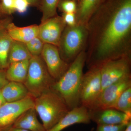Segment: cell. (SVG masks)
I'll return each mask as SVG.
<instances>
[{"label": "cell", "mask_w": 131, "mask_h": 131, "mask_svg": "<svg viewBox=\"0 0 131 131\" xmlns=\"http://www.w3.org/2000/svg\"><path fill=\"white\" fill-rule=\"evenodd\" d=\"M88 68L131 57V0H105L87 22Z\"/></svg>", "instance_id": "cell-1"}, {"label": "cell", "mask_w": 131, "mask_h": 131, "mask_svg": "<svg viewBox=\"0 0 131 131\" xmlns=\"http://www.w3.org/2000/svg\"><path fill=\"white\" fill-rule=\"evenodd\" d=\"M127 124L97 125L95 131H124Z\"/></svg>", "instance_id": "cell-26"}, {"label": "cell", "mask_w": 131, "mask_h": 131, "mask_svg": "<svg viewBox=\"0 0 131 131\" xmlns=\"http://www.w3.org/2000/svg\"><path fill=\"white\" fill-rule=\"evenodd\" d=\"M112 108L122 112L131 117V87L122 93Z\"/></svg>", "instance_id": "cell-21"}, {"label": "cell", "mask_w": 131, "mask_h": 131, "mask_svg": "<svg viewBox=\"0 0 131 131\" xmlns=\"http://www.w3.org/2000/svg\"><path fill=\"white\" fill-rule=\"evenodd\" d=\"M5 14L3 13L1 7V2H0V19H3L2 17Z\"/></svg>", "instance_id": "cell-35"}, {"label": "cell", "mask_w": 131, "mask_h": 131, "mask_svg": "<svg viewBox=\"0 0 131 131\" xmlns=\"http://www.w3.org/2000/svg\"><path fill=\"white\" fill-rule=\"evenodd\" d=\"M40 56L56 81L61 78L70 65L62 58L58 48L54 45L45 43Z\"/></svg>", "instance_id": "cell-10"}, {"label": "cell", "mask_w": 131, "mask_h": 131, "mask_svg": "<svg viewBox=\"0 0 131 131\" xmlns=\"http://www.w3.org/2000/svg\"><path fill=\"white\" fill-rule=\"evenodd\" d=\"M124 131H131V121L127 124L126 128Z\"/></svg>", "instance_id": "cell-34"}, {"label": "cell", "mask_w": 131, "mask_h": 131, "mask_svg": "<svg viewBox=\"0 0 131 131\" xmlns=\"http://www.w3.org/2000/svg\"><path fill=\"white\" fill-rule=\"evenodd\" d=\"M5 131H29L25 129H20V128H15L12 127Z\"/></svg>", "instance_id": "cell-32"}, {"label": "cell", "mask_w": 131, "mask_h": 131, "mask_svg": "<svg viewBox=\"0 0 131 131\" xmlns=\"http://www.w3.org/2000/svg\"><path fill=\"white\" fill-rule=\"evenodd\" d=\"M29 61L28 59L9 64L6 70L8 81L24 83L28 73Z\"/></svg>", "instance_id": "cell-18"}, {"label": "cell", "mask_w": 131, "mask_h": 131, "mask_svg": "<svg viewBox=\"0 0 131 131\" xmlns=\"http://www.w3.org/2000/svg\"><path fill=\"white\" fill-rule=\"evenodd\" d=\"M61 16L66 26H72L77 24L74 13H62Z\"/></svg>", "instance_id": "cell-27"}, {"label": "cell", "mask_w": 131, "mask_h": 131, "mask_svg": "<svg viewBox=\"0 0 131 131\" xmlns=\"http://www.w3.org/2000/svg\"><path fill=\"white\" fill-rule=\"evenodd\" d=\"M60 0H41L39 6L42 14L41 23L58 15V6Z\"/></svg>", "instance_id": "cell-22"}, {"label": "cell", "mask_w": 131, "mask_h": 131, "mask_svg": "<svg viewBox=\"0 0 131 131\" xmlns=\"http://www.w3.org/2000/svg\"><path fill=\"white\" fill-rule=\"evenodd\" d=\"M66 26L62 16L57 15L39 25L38 37L45 43L54 45L58 47Z\"/></svg>", "instance_id": "cell-11"}, {"label": "cell", "mask_w": 131, "mask_h": 131, "mask_svg": "<svg viewBox=\"0 0 131 131\" xmlns=\"http://www.w3.org/2000/svg\"><path fill=\"white\" fill-rule=\"evenodd\" d=\"M32 57L26 43L13 40L9 50V64L15 62L30 60Z\"/></svg>", "instance_id": "cell-19"}, {"label": "cell", "mask_w": 131, "mask_h": 131, "mask_svg": "<svg viewBox=\"0 0 131 131\" xmlns=\"http://www.w3.org/2000/svg\"><path fill=\"white\" fill-rule=\"evenodd\" d=\"M45 43L38 37L34 38L26 43L27 49L32 56H40Z\"/></svg>", "instance_id": "cell-23"}, {"label": "cell", "mask_w": 131, "mask_h": 131, "mask_svg": "<svg viewBox=\"0 0 131 131\" xmlns=\"http://www.w3.org/2000/svg\"><path fill=\"white\" fill-rule=\"evenodd\" d=\"M56 81L49 73L41 56H34L29 61L28 73L24 84L34 98L51 89Z\"/></svg>", "instance_id": "cell-5"}, {"label": "cell", "mask_w": 131, "mask_h": 131, "mask_svg": "<svg viewBox=\"0 0 131 131\" xmlns=\"http://www.w3.org/2000/svg\"><path fill=\"white\" fill-rule=\"evenodd\" d=\"M83 74L80 93V105L89 109L95 103L102 89L100 66L89 68Z\"/></svg>", "instance_id": "cell-6"}, {"label": "cell", "mask_w": 131, "mask_h": 131, "mask_svg": "<svg viewBox=\"0 0 131 131\" xmlns=\"http://www.w3.org/2000/svg\"><path fill=\"white\" fill-rule=\"evenodd\" d=\"M34 99L30 95L14 102H6L0 107V131L12 127L16 120L27 110L34 107Z\"/></svg>", "instance_id": "cell-8"}, {"label": "cell", "mask_w": 131, "mask_h": 131, "mask_svg": "<svg viewBox=\"0 0 131 131\" xmlns=\"http://www.w3.org/2000/svg\"><path fill=\"white\" fill-rule=\"evenodd\" d=\"M34 107L23 113L16 120L12 127L29 131H46L42 124L39 121Z\"/></svg>", "instance_id": "cell-15"}, {"label": "cell", "mask_w": 131, "mask_h": 131, "mask_svg": "<svg viewBox=\"0 0 131 131\" xmlns=\"http://www.w3.org/2000/svg\"><path fill=\"white\" fill-rule=\"evenodd\" d=\"M89 111L80 105L70 110L53 127L46 131H61L76 124H89L91 122Z\"/></svg>", "instance_id": "cell-13"}, {"label": "cell", "mask_w": 131, "mask_h": 131, "mask_svg": "<svg viewBox=\"0 0 131 131\" xmlns=\"http://www.w3.org/2000/svg\"><path fill=\"white\" fill-rule=\"evenodd\" d=\"M86 59V52H82L51 88L63 100L70 110L80 106V89Z\"/></svg>", "instance_id": "cell-2"}, {"label": "cell", "mask_w": 131, "mask_h": 131, "mask_svg": "<svg viewBox=\"0 0 131 131\" xmlns=\"http://www.w3.org/2000/svg\"><path fill=\"white\" fill-rule=\"evenodd\" d=\"M100 70L102 91L110 84L131 76V57L108 61L101 66Z\"/></svg>", "instance_id": "cell-7"}, {"label": "cell", "mask_w": 131, "mask_h": 131, "mask_svg": "<svg viewBox=\"0 0 131 131\" xmlns=\"http://www.w3.org/2000/svg\"><path fill=\"white\" fill-rule=\"evenodd\" d=\"M6 70L0 69V90L8 82L6 77Z\"/></svg>", "instance_id": "cell-29"}, {"label": "cell", "mask_w": 131, "mask_h": 131, "mask_svg": "<svg viewBox=\"0 0 131 131\" xmlns=\"http://www.w3.org/2000/svg\"><path fill=\"white\" fill-rule=\"evenodd\" d=\"M6 102V101H5V99H4L1 93V90H0V107Z\"/></svg>", "instance_id": "cell-33"}, {"label": "cell", "mask_w": 131, "mask_h": 131, "mask_svg": "<svg viewBox=\"0 0 131 131\" xmlns=\"http://www.w3.org/2000/svg\"><path fill=\"white\" fill-rule=\"evenodd\" d=\"M1 93L6 102L17 101L30 95L24 83L8 81L1 90Z\"/></svg>", "instance_id": "cell-16"}, {"label": "cell", "mask_w": 131, "mask_h": 131, "mask_svg": "<svg viewBox=\"0 0 131 131\" xmlns=\"http://www.w3.org/2000/svg\"><path fill=\"white\" fill-rule=\"evenodd\" d=\"M30 6L26 0H16V12L19 13H24L26 12Z\"/></svg>", "instance_id": "cell-28"}, {"label": "cell", "mask_w": 131, "mask_h": 131, "mask_svg": "<svg viewBox=\"0 0 131 131\" xmlns=\"http://www.w3.org/2000/svg\"><path fill=\"white\" fill-rule=\"evenodd\" d=\"M10 22H11V19L9 18L0 19V31L6 29L8 25Z\"/></svg>", "instance_id": "cell-30"}, {"label": "cell", "mask_w": 131, "mask_h": 131, "mask_svg": "<svg viewBox=\"0 0 131 131\" xmlns=\"http://www.w3.org/2000/svg\"><path fill=\"white\" fill-rule=\"evenodd\" d=\"M1 7L4 14L10 15L16 12V0H0Z\"/></svg>", "instance_id": "cell-25"}, {"label": "cell", "mask_w": 131, "mask_h": 131, "mask_svg": "<svg viewBox=\"0 0 131 131\" xmlns=\"http://www.w3.org/2000/svg\"><path fill=\"white\" fill-rule=\"evenodd\" d=\"M77 2L75 0H60L57 9L62 13H74L77 9Z\"/></svg>", "instance_id": "cell-24"}, {"label": "cell", "mask_w": 131, "mask_h": 131, "mask_svg": "<svg viewBox=\"0 0 131 131\" xmlns=\"http://www.w3.org/2000/svg\"><path fill=\"white\" fill-rule=\"evenodd\" d=\"M88 38L86 25L66 26L58 47L62 58L68 63H71L80 53L85 51Z\"/></svg>", "instance_id": "cell-4"}, {"label": "cell", "mask_w": 131, "mask_h": 131, "mask_svg": "<svg viewBox=\"0 0 131 131\" xmlns=\"http://www.w3.org/2000/svg\"><path fill=\"white\" fill-rule=\"evenodd\" d=\"M6 30L13 40L25 43L38 37L39 26L37 25L19 27L11 22L8 25Z\"/></svg>", "instance_id": "cell-14"}, {"label": "cell", "mask_w": 131, "mask_h": 131, "mask_svg": "<svg viewBox=\"0 0 131 131\" xmlns=\"http://www.w3.org/2000/svg\"><path fill=\"white\" fill-rule=\"evenodd\" d=\"M89 111L91 121L95 122L97 125L127 124L131 121V117L113 108Z\"/></svg>", "instance_id": "cell-12"}, {"label": "cell", "mask_w": 131, "mask_h": 131, "mask_svg": "<svg viewBox=\"0 0 131 131\" xmlns=\"http://www.w3.org/2000/svg\"><path fill=\"white\" fill-rule=\"evenodd\" d=\"M75 1H76L78 3V2H79V1H80V0H75Z\"/></svg>", "instance_id": "cell-37"}, {"label": "cell", "mask_w": 131, "mask_h": 131, "mask_svg": "<svg viewBox=\"0 0 131 131\" xmlns=\"http://www.w3.org/2000/svg\"><path fill=\"white\" fill-rule=\"evenodd\" d=\"M13 40L9 37L6 29L0 31V69L6 70L9 65L8 57Z\"/></svg>", "instance_id": "cell-20"}, {"label": "cell", "mask_w": 131, "mask_h": 131, "mask_svg": "<svg viewBox=\"0 0 131 131\" xmlns=\"http://www.w3.org/2000/svg\"><path fill=\"white\" fill-rule=\"evenodd\" d=\"M131 87V76L110 84L101 92L95 103L89 110L112 108L125 90Z\"/></svg>", "instance_id": "cell-9"}, {"label": "cell", "mask_w": 131, "mask_h": 131, "mask_svg": "<svg viewBox=\"0 0 131 131\" xmlns=\"http://www.w3.org/2000/svg\"><path fill=\"white\" fill-rule=\"evenodd\" d=\"M105 0H101V3H102V2H103L105 1Z\"/></svg>", "instance_id": "cell-36"}, {"label": "cell", "mask_w": 131, "mask_h": 131, "mask_svg": "<svg viewBox=\"0 0 131 131\" xmlns=\"http://www.w3.org/2000/svg\"><path fill=\"white\" fill-rule=\"evenodd\" d=\"M34 108L46 131L55 126L70 110L61 96L51 89L35 98Z\"/></svg>", "instance_id": "cell-3"}, {"label": "cell", "mask_w": 131, "mask_h": 131, "mask_svg": "<svg viewBox=\"0 0 131 131\" xmlns=\"http://www.w3.org/2000/svg\"><path fill=\"white\" fill-rule=\"evenodd\" d=\"M29 3L30 6H39L41 0H26Z\"/></svg>", "instance_id": "cell-31"}, {"label": "cell", "mask_w": 131, "mask_h": 131, "mask_svg": "<svg viewBox=\"0 0 131 131\" xmlns=\"http://www.w3.org/2000/svg\"><path fill=\"white\" fill-rule=\"evenodd\" d=\"M101 0H80L75 13L77 24L86 25L101 5Z\"/></svg>", "instance_id": "cell-17"}]
</instances>
